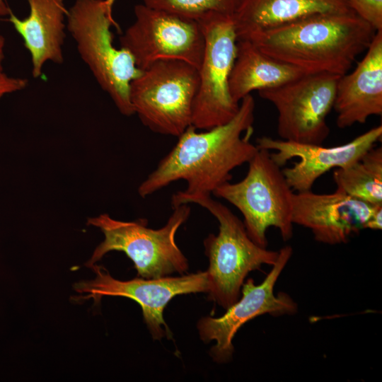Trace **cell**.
Wrapping results in <instances>:
<instances>
[{
	"mask_svg": "<svg viewBox=\"0 0 382 382\" xmlns=\"http://www.w3.org/2000/svg\"><path fill=\"white\" fill-rule=\"evenodd\" d=\"M28 81L24 78L8 76L0 72V98L4 96L23 90L27 87Z\"/></svg>",
	"mask_w": 382,
	"mask_h": 382,
	"instance_id": "obj_22",
	"label": "cell"
},
{
	"mask_svg": "<svg viewBox=\"0 0 382 382\" xmlns=\"http://www.w3.org/2000/svg\"><path fill=\"white\" fill-rule=\"evenodd\" d=\"M189 204L173 207L166 224L158 229L147 226V221L116 220L108 214L89 218L87 224L98 228L104 240L96 247L85 266L91 267L108 253L122 251L134 262L139 277L155 279L188 270L187 259L176 244L178 228L188 219Z\"/></svg>",
	"mask_w": 382,
	"mask_h": 382,
	"instance_id": "obj_4",
	"label": "cell"
},
{
	"mask_svg": "<svg viewBox=\"0 0 382 382\" xmlns=\"http://www.w3.org/2000/svg\"><path fill=\"white\" fill-rule=\"evenodd\" d=\"M255 108V100L249 94L228 122L202 132L190 126L139 185V195L146 197L179 180L187 182L186 189L181 190L185 194L211 195L230 181L231 171L248 163L258 150L250 141Z\"/></svg>",
	"mask_w": 382,
	"mask_h": 382,
	"instance_id": "obj_1",
	"label": "cell"
},
{
	"mask_svg": "<svg viewBox=\"0 0 382 382\" xmlns=\"http://www.w3.org/2000/svg\"><path fill=\"white\" fill-rule=\"evenodd\" d=\"M93 279L82 281L74 285L80 294L79 300L93 299L99 303L103 296H122L137 302L141 308L146 325L154 340L172 337V333L163 318L167 304L176 296L207 292V272L155 279L134 278L120 281L112 277L103 267L94 265Z\"/></svg>",
	"mask_w": 382,
	"mask_h": 382,
	"instance_id": "obj_11",
	"label": "cell"
},
{
	"mask_svg": "<svg viewBox=\"0 0 382 382\" xmlns=\"http://www.w3.org/2000/svg\"><path fill=\"white\" fill-rule=\"evenodd\" d=\"M134 22L120 38V46L141 71L162 60H180L198 70L204 49L199 21L138 4Z\"/></svg>",
	"mask_w": 382,
	"mask_h": 382,
	"instance_id": "obj_9",
	"label": "cell"
},
{
	"mask_svg": "<svg viewBox=\"0 0 382 382\" xmlns=\"http://www.w3.org/2000/svg\"><path fill=\"white\" fill-rule=\"evenodd\" d=\"M381 125L373 127L352 141L342 145L325 147L312 144L273 139L258 138V149L270 151L272 160L280 167L291 158L299 161L282 172L293 190H311L315 182L331 169L346 168L359 161L366 152L375 147L381 139Z\"/></svg>",
	"mask_w": 382,
	"mask_h": 382,
	"instance_id": "obj_13",
	"label": "cell"
},
{
	"mask_svg": "<svg viewBox=\"0 0 382 382\" xmlns=\"http://www.w3.org/2000/svg\"><path fill=\"white\" fill-rule=\"evenodd\" d=\"M340 77L330 74H303L258 91L277 111V130L281 139L323 144L330 134L326 119L333 109Z\"/></svg>",
	"mask_w": 382,
	"mask_h": 382,
	"instance_id": "obj_10",
	"label": "cell"
},
{
	"mask_svg": "<svg viewBox=\"0 0 382 382\" xmlns=\"http://www.w3.org/2000/svg\"><path fill=\"white\" fill-rule=\"evenodd\" d=\"M352 11L376 31L382 30V0H345Z\"/></svg>",
	"mask_w": 382,
	"mask_h": 382,
	"instance_id": "obj_21",
	"label": "cell"
},
{
	"mask_svg": "<svg viewBox=\"0 0 382 382\" xmlns=\"http://www.w3.org/2000/svg\"><path fill=\"white\" fill-rule=\"evenodd\" d=\"M66 20L79 55L100 88L122 115L134 114L129 84L142 71L126 50L113 45L110 28L115 22L105 0H76L68 9Z\"/></svg>",
	"mask_w": 382,
	"mask_h": 382,
	"instance_id": "obj_5",
	"label": "cell"
},
{
	"mask_svg": "<svg viewBox=\"0 0 382 382\" xmlns=\"http://www.w3.org/2000/svg\"><path fill=\"white\" fill-rule=\"evenodd\" d=\"M241 181L217 187L212 194L236 207L242 214L247 233L256 244L267 248V231L279 229L284 241L293 236L294 190L270 151L258 149Z\"/></svg>",
	"mask_w": 382,
	"mask_h": 382,
	"instance_id": "obj_6",
	"label": "cell"
},
{
	"mask_svg": "<svg viewBox=\"0 0 382 382\" xmlns=\"http://www.w3.org/2000/svg\"><path fill=\"white\" fill-rule=\"evenodd\" d=\"M29 15L19 18L12 12L8 21L23 40L32 63V75H42L47 62H64L63 45L66 34V9L63 0H27Z\"/></svg>",
	"mask_w": 382,
	"mask_h": 382,
	"instance_id": "obj_16",
	"label": "cell"
},
{
	"mask_svg": "<svg viewBox=\"0 0 382 382\" xmlns=\"http://www.w3.org/2000/svg\"><path fill=\"white\" fill-rule=\"evenodd\" d=\"M199 71L180 60L151 64L129 84L134 114L156 133L179 137L192 125Z\"/></svg>",
	"mask_w": 382,
	"mask_h": 382,
	"instance_id": "obj_7",
	"label": "cell"
},
{
	"mask_svg": "<svg viewBox=\"0 0 382 382\" xmlns=\"http://www.w3.org/2000/svg\"><path fill=\"white\" fill-rule=\"evenodd\" d=\"M376 33L354 13H325L262 30L245 40L305 74L341 76L368 48Z\"/></svg>",
	"mask_w": 382,
	"mask_h": 382,
	"instance_id": "obj_2",
	"label": "cell"
},
{
	"mask_svg": "<svg viewBox=\"0 0 382 382\" xmlns=\"http://www.w3.org/2000/svg\"><path fill=\"white\" fill-rule=\"evenodd\" d=\"M115 1V0H105V4H106L108 8L109 11H110L111 12H112V5H113Z\"/></svg>",
	"mask_w": 382,
	"mask_h": 382,
	"instance_id": "obj_26",
	"label": "cell"
},
{
	"mask_svg": "<svg viewBox=\"0 0 382 382\" xmlns=\"http://www.w3.org/2000/svg\"><path fill=\"white\" fill-rule=\"evenodd\" d=\"M240 0H143L144 4L199 21L212 13L233 15Z\"/></svg>",
	"mask_w": 382,
	"mask_h": 382,
	"instance_id": "obj_20",
	"label": "cell"
},
{
	"mask_svg": "<svg viewBox=\"0 0 382 382\" xmlns=\"http://www.w3.org/2000/svg\"><path fill=\"white\" fill-rule=\"evenodd\" d=\"M292 252L289 245L281 248L272 269L260 284L256 285L253 279H248L242 285L241 298L228 308L223 316L199 320L197 327L201 340L207 343L216 341L210 349V355L216 362L231 360L234 351L233 339L248 321L266 313L281 316L297 311V304L288 294L281 292L275 295L274 292L275 283Z\"/></svg>",
	"mask_w": 382,
	"mask_h": 382,
	"instance_id": "obj_12",
	"label": "cell"
},
{
	"mask_svg": "<svg viewBox=\"0 0 382 382\" xmlns=\"http://www.w3.org/2000/svg\"><path fill=\"white\" fill-rule=\"evenodd\" d=\"M376 205L337 190L330 194H318L311 190L296 192L293 197L292 221L310 229L320 243H345L365 229Z\"/></svg>",
	"mask_w": 382,
	"mask_h": 382,
	"instance_id": "obj_14",
	"label": "cell"
},
{
	"mask_svg": "<svg viewBox=\"0 0 382 382\" xmlns=\"http://www.w3.org/2000/svg\"><path fill=\"white\" fill-rule=\"evenodd\" d=\"M366 50L354 70L338 79L333 109L339 128L382 115V30L376 31Z\"/></svg>",
	"mask_w": 382,
	"mask_h": 382,
	"instance_id": "obj_15",
	"label": "cell"
},
{
	"mask_svg": "<svg viewBox=\"0 0 382 382\" xmlns=\"http://www.w3.org/2000/svg\"><path fill=\"white\" fill-rule=\"evenodd\" d=\"M354 13L345 0H240L233 15L238 40L312 16Z\"/></svg>",
	"mask_w": 382,
	"mask_h": 382,
	"instance_id": "obj_17",
	"label": "cell"
},
{
	"mask_svg": "<svg viewBox=\"0 0 382 382\" xmlns=\"http://www.w3.org/2000/svg\"><path fill=\"white\" fill-rule=\"evenodd\" d=\"M336 190L373 205L382 204V147H374L346 168H335Z\"/></svg>",
	"mask_w": 382,
	"mask_h": 382,
	"instance_id": "obj_19",
	"label": "cell"
},
{
	"mask_svg": "<svg viewBox=\"0 0 382 382\" xmlns=\"http://www.w3.org/2000/svg\"><path fill=\"white\" fill-rule=\"evenodd\" d=\"M12 11L6 3L5 0H0V18L9 16Z\"/></svg>",
	"mask_w": 382,
	"mask_h": 382,
	"instance_id": "obj_25",
	"label": "cell"
},
{
	"mask_svg": "<svg viewBox=\"0 0 382 382\" xmlns=\"http://www.w3.org/2000/svg\"><path fill=\"white\" fill-rule=\"evenodd\" d=\"M382 228V204L376 205L371 217L365 225V228L381 230Z\"/></svg>",
	"mask_w": 382,
	"mask_h": 382,
	"instance_id": "obj_23",
	"label": "cell"
},
{
	"mask_svg": "<svg viewBox=\"0 0 382 382\" xmlns=\"http://www.w3.org/2000/svg\"><path fill=\"white\" fill-rule=\"evenodd\" d=\"M4 47H5V39L4 37L0 34V72H3V62L4 59Z\"/></svg>",
	"mask_w": 382,
	"mask_h": 382,
	"instance_id": "obj_24",
	"label": "cell"
},
{
	"mask_svg": "<svg viewBox=\"0 0 382 382\" xmlns=\"http://www.w3.org/2000/svg\"><path fill=\"white\" fill-rule=\"evenodd\" d=\"M199 21L204 49L199 71L192 126L209 129L230 121L240 103L231 96L230 74L237 51V35L233 15L212 13Z\"/></svg>",
	"mask_w": 382,
	"mask_h": 382,
	"instance_id": "obj_8",
	"label": "cell"
},
{
	"mask_svg": "<svg viewBox=\"0 0 382 382\" xmlns=\"http://www.w3.org/2000/svg\"><path fill=\"white\" fill-rule=\"evenodd\" d=\"M298 69L263 53L249 40H238L228 87L233 100H241L253 91L271 88L303 75Z\"/></svg>",
	"mask_w": 382,
	"mask_h": 382,
	"instance_id": "obj_18",
	"label": "cell"
},
{
	"mask_svg": "<svg viewBox=\"0 0 382 382\" xmlns=\"http://www.w3.org/2000/svg\"><path fill=\"white\" fill-rule=\"evenodd\" d=\"M190 203L208 210L219 223L218 234H209L204 240L209 259L207 294L209 300L227 309L240 298L248 273L260 270L262 265L272 266L278 251L267 250L253 241L243 222L209 194L187 195L180 190L171 198L172 207Z\"/></svg>",
	"mask_w": 382,
	"mask_h": 382,
	"instance_id": "obj_3",
	"label": "cell"
}]
</instances>
